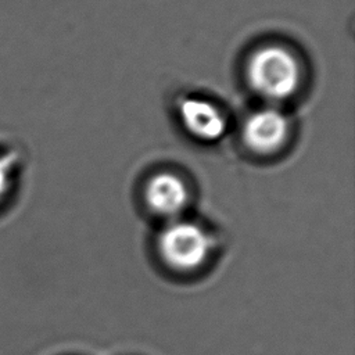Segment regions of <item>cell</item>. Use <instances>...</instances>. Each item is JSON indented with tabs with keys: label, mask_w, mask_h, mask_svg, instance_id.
<instances>
[{
	"label": "cell",
	"mask_w": 355,
	"mask_h": 355,
	"mask_svg": "<svg viewBox=\"0 0 355 355\" xmlns=\"http://www.w3.org/2000/svg\"><path fill=\"white\" fill-rule=\"evenodd\" d=\"M245 76L250 87L269 101L293 97L302 82V65L297 54L284 44L258 47L247 60Z\"/></svg>",
	"instance_id": "1"
},
{
	"label": "cell",
	"mask_w": 355,
	"mask_h": 355,
	"mask_svg": "<svg viewBox=\"0 0 355 355\" xmlns=\"http://www.w3.org/2000/svg\"><path fill=\"white\" fill-rule=\"evenodd\" d=\"M158 250L169 266L178 270H193L208 259L212 239L200 225L178 218L161 232Z\"/></svg>",
	"instance_id": "2"
},
{
	"label": "cell",
	"mask_w": 355,
	"mask_h": 355,
	"mask_svg": "<svg viewBox=\"0 0 355 355\" xmlns=\"http://www.w3.org/2000/svg\"><path fill=\"white\" fill-rule=\"evenodd\" d=\"M290 136L287 116L275 107H265L250 114L243 125L245 147L258 155H270L280 151Z\"/></svg>",
	"instance_id": "3"
},
{
	"label": "cell",
	"mask_w": 355,
	"mask_h": 355,
	"mask_svg": "<svg viewBox=\"0 0 355 355\" xmlns=\"http://www.w3.org/2000/svg\"><path fill=\"white\" fill-rule=\"evenodd\" d=\"M147 207L162 218L178 219L190 201V190L184 179L173 172H158L144 189Z\"/></svg>",
	"instance_id": "4"
},
{
	"label": "cell",
	"mask_w": 355,
	"mask_h": 355,
	"mask_svg": "<svg viewBox=\"0 0 355 355\" xmlns=\"http://www.w3.org/2000/svg\"><path fill=\"white\" fill-rule=\"evenodd\" d=\"M179 119L183 128L201 141H215L227 128L226 115L212 101L189 96L179 103Z\"/></svg>",
	"instance_id": "5"
},
{
	"label": "cell",
	"mask_w": 355,
	"mask_h": 355,
	"mask_svg": "<svg viewBox=\"0 0 355 355\" xmlns=\"http://www.w3.org/2000/svg\"><path fill=\"white\" fill-rule=\"evenodd\" d=\"M15 157L14 154H0V202L7 196L14 171Z\"/></svg>",
	"instance_id": "6"
}]
</instances>
